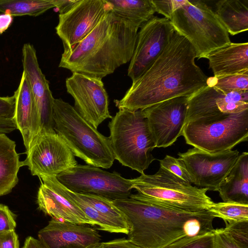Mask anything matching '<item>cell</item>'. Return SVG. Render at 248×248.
<instances>
[{"instance_id": "40", "label": "cell", "mask_w": 248, "mask_h": 248, "mask_svg": "<svg viewBox=\"0 0 248 248\" xmlns=\"http://www.w3.org/2000/svg\"><path fill=\"white\" fill-rule=\"evenodd\" d=\"M13 16L6 13L0 14V35L7 30L12 25Z\"/></svg>"}, {"instance_id": "17", "label": "cell", "mask_w": 248, "mask_h": 248, "mask_svg": "<svg viewBox=\"0 0 248 248\" xmlns=\"http://www.w3.org/2000/svg\"><path fill=\"white\" fill-rule=\"evenodd\" d=\"M38 236L46 248H85L101 240L94 229L53 218L39 231Z\"/></svg>"}, {"instance_id": "26", "label": "cell", "mask_w": 248, "mask_h": 248, "mask_svg": "<svg viewBox=\"0 0 248 248\" xmlns=\"http://www.w3.org/2000/svg\"><path fill=\"white\" fill-rule=\"evenodd\" d=\"M78 194L99 213L115 222L124 231V234H127L129 228L125 217L113 204L112 201L94 195Z\"/></svg>"}, {"instance_id": "18", "label": "cell", "mask_w": 248, "mask_h": 248, "mask_svg": "<svg viewBox=\"0 0 248 248\" xmlns=\"http://www.w3.org/2000/svg\"><path fill=\"white\" fill-rule=\"evenodd\" d=\"M14 119L20 132L27 152L40 135V119L37 106L29 83L23 71L18 87L15 92Z\"/></svg>"}, {"instance_id": "42", "label": "cell", "mask_w": 248, "mask_h": 248, "mask_svg": "<svg viewBox=\"0 0 248 248\" xmlns=\"http://www.w3.org/2000/svg\"><path fill=\"white\" fill-rule=\"evenodd\" d=\"M85 248H106L103 244V242H98L91 244Z\"/></svg>"}, {"instance_id": "25", "label": "cell", "mask_w": 248, "mask_h": 248, "mask_svg": "<svg viewBox=\"0 0 248 248\" xmlns=\"http://www.w3.org/2000/svg\"><path fill=\"white\" fill-rule=\"evenodd\" d=\"M55 8L52 0H0V13L36 16Z\"/></svg>"}, {"instance_id": "13", "label": "cell", "mask_w": 248, "mask_h": 248, "mask_svg": "<svg viewBox=\"0 0 248 248\" xmlns=\"http://www.w3.org/2000/svg\"><path fill=\"white\" fill-rule=\"evenodd\" d=\"M127 75L132 81L144 73L161 54L175 30L170 20L154 16L140 27Z\"/></svg>"}, {"instance_id": "6", "label": "cell", "mask_w": 248, "mask_h": 248, "mask_svg": "<svg viewBox=\"0 0 248 248\" xmlns=\"http://www.w3.org/2000/svg\"><path fill=\"white\" fill-rule=\"evenodd\" d=\"M108 124L115 159L122 165L144 173L153 161L155 144L141 110L119 108Z\"/></svg>"}, {"instance_id": "23", "label": "cell", "mask_w": 248, "mask_h": 248, "mask_svg": "<svg viewBox=\"0 0 248 248\" xmlns=\"http://www.w3.org/2000/svg\"><path fill=\"white\" fill-rule=\"evenodd\" d=\"M216 7V15L231 35L248 30V0H221Z\"/></svg>"}, {"instance_id": "36", "label": "cell", "mask_w": 248, "mask_h": 248, "mask_svg": "<svg viewBox=\"0 0 248 248\" xmlns=\"http://www.w3.org/2000/svg\"><path fill=\"white\" fill-rule=\"evenodd\" d=\"M0 248H19L18 236L15 230L0 232Z\"/></svg>"}, {"instance_id": "37", "label": "cell", "mask_w": 248, "mask_h": 248, "mask_svg": "<svg viewBox=\"0 0 248 248\" xmlns=\"http://www.w3.org/2000/svg\"><path fill=\"white\" fill-rule=\"evenodd\" d=\"M103 244L106 248H140L124 238L103 242Z\"/></svg>"}, {"instance_id": "1", "label": "cell", "mask_w": 248, "mask_h": 248, "mask_svg": "<svg viewBox=\"0 0 248 248\" xmlns=\"http://www.w3.org/2000/svg\"><path fill=\"white\" fill-rule=\"evenodd\" d=\"M191 44L175 31L161 54L132 84L116 106L143 109L179 96L190 97L208 85V77L195 63Z\"/></svg>"}, {"instance_id": "34", "label": "cell", "mask_w": 248, "mask_h": 248, "mask_svg": "<svg viewBox=\"0 0 248 248\" xmlns=\"http://www.w3.org/2000/svg\"><path fill=\"white\" fill-rule=\"evenodd\" d=\"M16 225L15 215L8 206L0 203V232L15 230Z\"/></svg>"}, {"instance_id": "5", "label": "cell", "mask_w": 248, "mask_h": 248, "mask_svg": "<svg viewBox=\"0 0 248 248\" xmlns=\"http://www.w3.org/2000/svg\"><path fill=\"white\" fill-rule=\"evenodd\" d=\"M130 180L137 193L129 198L135 200L188 212L207 210L214 203L207 189L192 186L161 167L154 174L144 173Z\"/></svg>"}, {"instance_id": "12", "label": "cell", "mask_w": 248, "mask_h": 248, "mask_svg": "<svg viewBox=\"0 0 248 248\" xmlns=\"http://www.w3.org/2000/svg\"><path fill=\"white\" fill-rule=\"evenodd\" d=\"M111 10L108 0H79L68 12L59 14L55 29L62 42L63 53L88 35Z\"/></svg>"}, {"instance_id": "8", "label": "cell", "mask_w": 248, "mask_h": 248, "mask_svg": "<svg viewBox=\"0 0 248 248\" xmlns=\"http://www.w3.org/2000/svg\"><path fill=\"white\" fill-rule=\"evenodd\" d=\"M186 142L208 153L232 149L248 140V109L190 121L184 126Z\"/></svg>"}, {"instance_id": "38", "label": "cell", "mask_w": 248, "mask_h": 248, "mask_svg": "<svg viewBox=\"0 0 248 248\" xmlns=\"http://www.w3.org/2000/svg\"><path fill=\"white\" fill-rule=\"evenodd\" d=\"M79 0H52L59 14H64L70 11Z\"/></svg>"}, {"instance_id": "22", "label": "cell", "mask_w": 248, "mask_h": 248, "mask_svg": "<svg viewBox=\"0 0 248 248\" xmlns=\"http://www.w3.org/2000/svg\"><path fill=\"white\" fill-rule=\"evenodd\" d=\"M16 147L14 141L0 133V196L10 193L17 185L18 171L23 166Z\"/></svg>"}, {"instance_id": "30", "label": "cell", "mask_w": 248, "mask_h": 248, "mask_svg": "<svg viewBox=\"0 0 248 248\" xmlns=\"http://www.w3.org/2000/svg\"><path fill=\"white\" fill-rule=\"evenodd\" d=\"M225 224L224 232L241 248H248V220Z\"/></svg>"}, {"instance_id": "33", "label": "cell", "mask_w": 248, "mask_h": 248, "mask_svg": "<svg viewBox=\"0 0 248 248\" xmlns=\"http://www.w3.org/2000/svg\"><path fill=\"white\" fill-rule=\"evenodd\" d=\"M213 248H242L224 232L223 228L215 229Z\"/></svg>"}, {"instance_id": "9", "label": "cell", "mask_w": 248, "mask_h": 248, "mask_svg": "<svg viewBox=\"0 0 248 248\" xmlns=\"http://www.w3.org/2000/svg\"><path fill=\"white\" fill-rule=\"evenodd\" d=\"M56 178L74 193L96 195L111 201L129 198L133 189L130 179L124 178L119 173L110 172L88 164H77Z\"/></svg>"}, {"instance_id": "24", "label": "cell", "mask_w": 248, "mask_h": 248, "mask_svg": "<svg viewBox=\"0 0 248 248\" xmlns=\"http://www.w3.org/2000/svg\"><path fill=\"white\" fill-rule=\"evenodd\" d=\"M111 11L119 16L142 25L155 13L152 0H108Z\"/></svg>"}, {"instance_id": "7", "label": "cell", "mask_w": 248, "mask_h": 248, "mask_svg": "<svg viewBox=\"0 0 248 248\" xmlns=\"http://www.w3.org/2000/svg\"><path fill=\"white\" fill-rule=\"evenodd\" d=\"M175 31L191 44L199 59L231 43L229 33L204 1L186 0L170 19Z\"/></svg>"}, {"instance_id": "3", "label": "cell", "mask_w": 248, "mask_h": 248, "mask_svg": "<svg viewBox=\"0 0 248 248\" xmlns=\"http://www.w3.org/2000/svg\"><path fill=\"white\" fill-rule=\"evenodd\" d=\"M140 26L111 10L88 35L62 54L59 67L102 79L130 61Z\"/></svg>"}, {"instance_id": "27", "label": "cell", "mask_w": 248, "mask_h": 248, "mask_svg": "<svg viewBox=\"0 0 248 248\" xmlns=\"http://www.w3.org/2000/svg\"><path fill=\"white\" fill-rule=\"evenodd\" d=\"M215 217L231 223L248 220V204L232 202H214L207 209Z\"/></svg>"}, {"instance_id": "15", "label": "cell", "mask_w": 248, "mask_h": 248, "mask_svg": "<svg viewBox=\"0 0 248 248\" xmlns=\"http://www.w3.org/2000/svg\"><path fill=\"white\" fill-rule=\"evenodd\" d=\"M65 86L74 99L75 109L95 128L106 119H111L102 79L74 72L66 78Z\"/></svg>"}, {"instance_id": "35", "label": "cell", "mask_w": 248, "mask_h": 248, "mask_svg": "<svg viewBox=\"0 0 248 248\" xmlns=\"http://www.w3.org/2000/svg\"><path fill=\"white\" fill-rule=\"evenodd\" d=\"M15 99L12 96H0V119H14Z\"/></svg>"}, {"instance_id": "2", "label": "cell", "mask_w": 248, "mask_h": 248, "mask_svg": "<svg viewBox=\"0 0 248 248\" xmlns=\"http://www.w3.org/2000/svg\"><path fill=\"white\" fill-rule=\"evenodd\" d=\"M112 202L125 217L127 239L140 248H166L184 237L215 230V217L207 210L184 211L130 198Z\"/></svg>"}, {"instance_id": "16", "label": "cell", "mask_w": 248, "mask_h": 248, "mask_svg": "<svg viewBox=\"0 0 248 248\" xmlns=\"http://www.w3.org/2000/svg\"><path fill=\"white\" fill-rule=\"evenodd\" d=\"M22 64L23 72L29 83L38 109L40 135L45 133H55L54 98L50 90L48 81L39 67L36 50L29 43L25 44L22 48Z\"/></svg>"}, {"instance_id": "21", "label": "cell", "mask_w": 248, "mask_h": 248, "mask_svg": "<svg viewBox=\"0 0 248 248\" xmlns=\"http://www.w3.org/2000/svg\"><path fill=\"white\" fill-rule=\"evenodd\" d=\"M223 202L248 204V153L239 155L217 191Z\"/></svg>"}, {"instance_id": "11", "label": "cell", "mask_w": 248, "mask_h": 248, "mask_svg": "<svg viewBox=\"0 0 248 248\" xmlns=\"http://www.w3.org/2000/svg\"><path fill=\"white\" fill-rule=\"evenodd\" d=\"M239 155L237 150L208 153L195 147L178 154L186 166L191 183L215 191H217Z\"/></svg>"}, {"instance_id": "14", "label": "cell", "mask_w": 248, "mask_h": 248, "mask_svg": "<svg viewBox=\"0 0 248 248\" xmlns=\"http://www.w3.org/2000/svg\"><path fill=\"white\" fill-rule=\"evenodd\" d=\"M189 97H176L140 109L155 147L170 146L182 136Z\"/></svg>"}, {"instance_id": "39", "label": "cell", "mask_w": 248, "mask_h": 248, "mask_svg": "<svg viewBox=\"0 0 248 248\" xmlns=\"http://www.w3.org/2000/svg\"><path fill=\"white\" fill-rule=\"evenodd\" d=\"M17 129L14 119H0V133H9Z\"/></svg>"}, {"instance_id": "28", "label": "cell", "mask_w": 248, "mask_h": 248, "mask_svg": "<svg viewBox=\"0 0 248 248\" xmlns=\"http://www.w3.org/2000/svg\"><path fill=\"white\" fill-rule=\"evenodd\" d=\"M208 82L223 93L232 91H248V70L218 78H208Z\"/></svg>"}, {"instance_id": "4", "label": "cell", "mask_w": 248, "mask_h": 248, "mask_svg": "<svg viewBox=\"0 0 248 248\" xmlns=\"http://www.w3.org/2000/svg\"><path fill=\"white\" fill-rule=\"evenodd\" d=\"M54 130L74 156L90 165L109 169L115 160L108 137L101 134L68 103L53 101Z\"/></svg>"}, {"instance_id": "29", "label": "cell", "mask_w": 248, "mask_h": 248, "mask_svg": "<svg viewBox=\"0 0 248 248\" xmlns=\"http://www.w3.org/2000/svg\"><path fill=\"white\" fill-rule=\"evenodd\" d=\"M213 232L201 235L184 237L166 248H213Z\"/></svg>"}, {"instance_id": "32", "label": "cell", "mask_w": 248, "mask_h": 248, "mask_svg": "<svg viewBox=\"0 0 248 248\" xmlns=\"http://www.w3.org/2000/svg\"><path fill=\"white\" fill-rule=\"evenodd\" d=\"M152 2L155 12L163 15L164 17L170 20L174 12L184 5L186 0H152Z\"/></svg>"}, {"instance_id": "10", "label": "cell", "mask_w": 248, "mask_h": 248, "mask_svg": "<svg viewBox=\"0 0 248 248\" xmlns=\"http://www.w3.org/2000/svg\"><path fill=\"white\" fill-rule=\"evenodd\" d=\"M27 155L23 166H28L32 175L57 176L78 163L73 153L56 132L39 135Z\"/></svg>"}, {"instance_id": "31", "label": "cell", "mask_w": 248, "mask_h": 248, "mask_svg": "<svg viewBox=\"0 0 248 248\" xmlns=\"http://www.w3.org/2000/svg\"><path fill=\"white\" fill-rule=\"evenodd\" d=\"M160 167L175 175L186 182L191 183V180L184 162L180 158L166 155L159 160Z\"/></svg>"}, {"instance_id": "19", "label": "cell", "mask_w": 248, "mask_h": 248, "mask_svg": "<svg viewBox=\"0 0 248 248\" xmlns=\"http://www.w3.org/2000/svg\"><path fill=\"white\" fill-rule=\"evenodd\" d=\"M39 187L37 202L40 210L52 218L78 224L93 223L71 200L62 195L43 178Z\"/></svg>"}, {"instance_id": "41", "label": "cell", "mask_w": 248, "mask_h": 248, "mask_svg": "<svg viewBox=\"0 0 248 248\" xmlns=\"http://www.w3.org/2000/svg\"><path fill=\"white\" fill-rule=\"evenodd\" d=\"M22 248H46L42 243L33 237L29 236L25 239Z\"/></svg>"}, {"instance_id": "20", "label": "cell", "mask_w": 248, "mask_h": 248, "mask_svg": "<svg viewBox=\"0 0 248 248\" xmlns=\"http://www.w3.org/2000/svg\"><path fill=\"white\" fill-rule=\"evenodd\" d=\"M205 58L215 78L243 72L248 70V43L231 42L212 51Z\"/></svg>"}]
</instances>
